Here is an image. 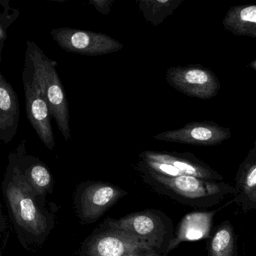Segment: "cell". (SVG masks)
<instances>
[{
  "label": "cell",
  "instance_id": "obj_1",
  "mask_svg": "<svg viewBox=\"0 0 256 256\" xmlns=\"http://www.w3.org/2000/svg\"><path fill=\"white\" fill-rule=\"evenodd\" d=\"M148 174L158 192L179 203L193 208H212L220 204L228 196L236 194L234 186L220 181L190 175L172 178L151 170Z\"/></svg>",
  "mask_w": 256,
  "mask_h": 256
},
{
  "label": "cell",
  "instance_id": "obj_2",
  "mask_svg": "<svg viewBox=\"0 0 256 256\" xmlns=\"http://www.w3.org/2000/svg\"><path fill=\"white\" fill-rule=\"evenodd\" d=\"M26 60L34 70L58 130L66 140H70L68 102L56 72V62L49 59L34 42H26Z\"/></svg>",
  "mask_w": 256,
  "mask_h": 256
},
{
  "label": "cell",
  "instance_id": "obj_3",
  "mask_svg": "<svg viewBox=\"0 0 256 256\" xmlns=\"http://www.w3.org/2000/svg\"><path fill=\"white\" fill-rule=\"evenodd\" d=\"M12 178L7 186V198L16 221L25 230L40 235L47 228L46 218L34 202L30 184L16 164V155L10 156Z\"/></svg>",
  "mask_w": 256,
  "mask_h": 256
},
{
  "label": "cell",
  "instance_id": "obj_4",
  "mask_svg": "<svg viewBox=\"0 0 256 256\" xmlns=\"http://www.w3.org/2000/svg\"><path fill=\"white\" fill-rule=\"evenodd\" d=\"M112 224L115 229L146 241L164 256L175 236L172 220L156 212L134 214Z\"/></svg>",
  "mask_w": 256,
  "mask_h": 256
},
{
  "label": "cell",
  "instance_id": "obj_5",
  "mask_svg": "<svg viewBox=\"0 0 256 256\" xmlns=\"http://www.w3.org/2000/svg\"><path fill=\"white\" fill-rule=\"evenodd\" d=\"M22 78L28 120L41 142L46 148L53 150L56 143L50 124L52 114L50 108L38 84L34 70L26 59Z\"/></svg>",
  "mask_w": 256,
  "mask_h": 256
},
{
  "label": "cell",
  "instance_id": "obj_6",
  "mask_svg": "<svg viewBox=\"0 0 256 256\" xmlns=\"http://www.w3.org/2000/svg\"><path fill=\"white\" fill-rule=\"evenodd\" d=\"M50 35L61 48L85 56H102L124 48L114 38L92 31L61 28L52 30Z\"/></svg>",
  "mask_w": 256,
  "mask_h": 256
},
{
  "label": "cell",
  "instance_id": "obj_7",
  "mask_svg": "<svg viewBox=\"0 0 256 256\" xmlns=\"http://www.w3.org/2000/svg\"><path fill=\"white\" fill-rule=\"evenodd\" d=\"M90 256H162L150 244L122 230L97 236L91 242Z\"/></svg>",
  "mask_w": 256,
  "mask_h": 256
},
{
  "label": "cell",
  "instance_id": "obj_8",
  "mask_svg": "<svg viewBox=\"0 0 256 256\" xmlns=\"http://www.w3.org/2000/svg\"><path fill=\"white\" fill-rule=\"evenodd\" d=\"M20 121L18 96L11 84L0 74V139L11 142L17 133Z\"/></svg>",
  "mask_w": 256,
  "mask_h": 256
},
{
  "label": "cell",
  "instance_id": "obj_9",
  "mask_svg": "<svg viewBox=\"0 0 256 256\" xmlns=\"http://www.w3.org/2000/svg\"><path fill=\"white\" fill-rule=\"evenodd\" d=\"M120 196V191L108 184H94L86 188L80 199L84 218L96 220Z\"/></svg>",
  "mask_w": 256,
  "mask_h": 256
},
{
  "label": "cell",
  "instance_id": "obj_10",
  "mask_svg": "<svg viewBox=\"0 0 256 256\" xmlns=\"http://www.w3.org/2000/svg\"><path fill=\"white\" fill-rule=\"evenodd\" d=\"M216 212H193L182 218L176 236L169 245L168 252L178 246L182 241L194 240L208 236L212 216Z\"/></svg>",
  "mask_w": 256,
  "mask_h": 256
},
{
  "label": "cell",
  "instance_id": "obj_11",
  "mask_svg": "<svg viewBox=\"0 0 256 256\" xmlns=\"http://www.w3.org/2000/svg\"><path fill=\"white\" fill-rule=\"evenodd\" d=\"M206 248L208 256H238L234 230L228 220L218 224Z\"/></svg>",
  "mask_w": 256,
  "mask_h": 256
},
{
  "label": "cell",
  "instance_id": "obj_12",
  "mask_svg": "<svg viewBox=\"0 0 256 256\" xmlns=\"http://www.w3.org/2000/svg\"><path fill=\"white\" fill-rule=\"evenodd\" d=\"M140 156L144 160H150V161L172 164L176 168L184 175H190V176H197V178L210 180L220 181L222 180L221 176L208 169L194 166L190 162L175 160L174 158L169 156L154 154L152 152H144L140 154Z\"/></svg>",
  "mask_w": 256,
  "mask_h": 256
},
{
  "label": "cell",
  "instance_id": "obj_13",
  "mask_svg": "<svg viewBox=\"0 0 256 256\" xmlns=\"http://www.w3.org/2000/svg\"><path fill=\"white\" fill-rule=\"evenodd\" d=\"M25 176L38 194H44L52 182V176L48 169L41 163H36L30 166L26 169Z\"/></svg>",
  "mask_w": 256,
  "mask_h": 256
},
{
  "label": "cell",
  "instance_id": "obj_14",
  "mask_svg": "<svg viewBox=\"0 0 256 256\" xmlns=\"http://www.w3.org/2000/svg\"><path fill=\"white\" fill-rule=\"evenodd\" d=\"M4 12L0 16V54H2L4 43L7 40L6 30L13 22L18 18V10L12 8L8 5V0H1Z\"/></svg>",
  "mask_w": 256,
  "mask_h": 256
},
{
  "label": "cell",
  "instance_id": "obj_15",
  "mask_svg": "<svg viewBox=\"0 0 256 256\" xmlns=\"http://www.w3.org/2000/svg\"><path fill=\"white\" fill-rule=\"evenodd\" d=\"M185 79L187 82L194 84H204L208 82V76L202 70H194L188 72L186 74Z\"/></svg>",
  "mask_w": 256,
  "mask_h": 256
},
{
  "label": "cell",
  "instance_id": "obj_16",
  "mask_svg": "<svg viewBox=\"0 0 256 256\" xmlns=\"http://www.w3.org/2000/svg\"><path fill=\"white\" fill-rule=\"evenodd\" d=\"M113 0H91L90 4L94 6V8L104 16L110 13V7L113 4Z\"/></svg>",
  "mask_w": 256,
  "mask_h": 256
},
{
  "label": "cell",
  "instance_id": "obj_17",
  "mask_svg": "<svg viewBox=\"0 0 256 256\" xmlns=\"http://www.w3.org/2000/svg\"><path fill=\"white\" fill-rule=\"evenodd\" d=\"M192 137L196 140H209L212 137V132L210 130L204 127H198L192 130Z\"/></svg>",
  "mask_w": 256,
  "mask_h": 256
},
{
  "label": "cell",
  "instance_id": "obj_18",
  "mask_svg": "<svg viewBox=\"0 0 256 256\" xmlns=\"http://www.w3.org/2000/svg\"><path fill=\"white\" fill-rule=\"evenodd\" d=\"M241 20L256 23V6H248L240 12Z\"/></svg>",
  "mask_w": 256,
  "mask_h": 256
}]
</instances>
